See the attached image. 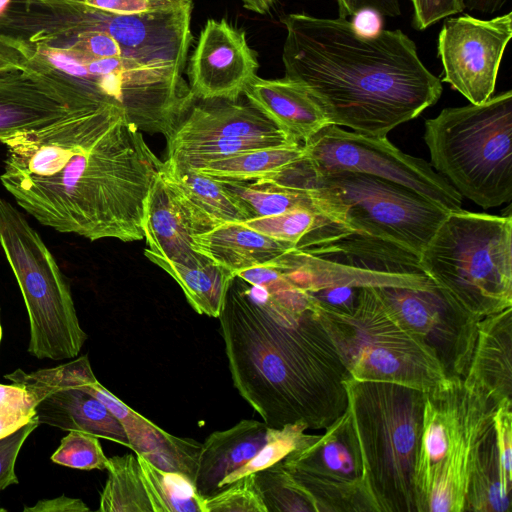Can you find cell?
<instances>
[{
	"label": "cell",
	"mask_w": 512,
	"mask_h": 512,
	"mask_svg": "<svg viewBox=\"0 0 512 512\" xmlns=\"http://www.w3.org/2000/svg\"><path fill=\"white\" fill-rule=\"evenodd\" d=\"M2 143L1 183L40 224L90 241L144 239L163 162L121 106L102 101Z\"/></svg>",
	"instance_id": "1"
},
{
	"label": "cell",
	"mask_w": 512,
	"mask_h": 512,
	"mask_svg": "<svg viewBox=\"0 0 512 512\" xmlns=\"http://www.w3.org/2000/svg\"><path fill=\"white\" fill-rule=\"evenodd\" d=\"M218 319L233 384L267 425L320 430L345 412L351 376L307 292L235 275Z\"/></svg>",
	"instance_id": "2"
},
{
	"label": "cell",
	"mask_w": 512,
	"mask_h": 512,
	"mask_svg": "<svg viewBox=\"0 0 512 512\" xmlns=\"http://www.w3.org/2000/svg\"><path fill=\"white\" fill-rule=\"evenodd\" d=\"M282 61L285 78L303 86L330 124L387 137L441 97V80L401 30L364 36L344 18L290 13Z\"/></svg>",
	"instance_id": "3"
},
{
	"label": "cell",
	"mask_w": 512,
	"mask_h": 512,
	"mask_svg": "<svg viewBox=\"0 0 512 512\" xmlns=\"http://www.w3.org/2000/svg\"><path fill=\"white\" fill-rule=\"evenodd\" d=\"M347 410L361 453L363 481L374 512H416L414 472L424 392L349 378Z\"/></svg>",
	"instance_id": "4"
},
{
	"label": "cell",
	"mask_w": 512,
	"mask_h": 512,
	"mask_svg": "<svg viewBox=\"0 0 512 512\" xmlns=\"http://www.w3.org/2000/svg\"><path fill=\"white\" fill-rule=\"evenodd\" d=\"M424 395L416 512H463L480 450L495 427L497 404L463 379H450Z\"/></svg>",
	"instance_id": "5"
},
{
	"label": "cell",
	"mask_w": 512,
	"mask_h": 512,
	"mask_svg": "<svg viewBox=\"0 0 512 512\" xmlns=\"http://www.w3.org/2000/svg\"><path fill=\"white\" fill-rule=\"evenodd\" d=\"M272 182L308 189L317 211L344 230L396 244L418 256L449 212L409 188L372 175H312L301 160L275 174Z\"/></svg>",
	"instance_id": "6"
},
{
	"label": "cell",
	"mask_w": 512,
	"mask_h": 512,
	"mask_svg": "<svg viewBox=\"0 0 512 512\" xmlns=\"http://www.w3.org/2000/svg\"><path fill=\"white\" fill-rule=\"evenodd\" d=\"M454 303L482 318L512 307V217L449 211L419 255Z\"/></svg>",
	"instance_id": "7"
},
{
	"label": "cell",
	"mask_w": 512,
	"mask_h": 512,
	"mask_svg": "<svg viewBox=\"0 0 512 512\" xmlns=\"http://www.w3.org/2000/svg\"><path fill=\"white\" fill-rule=\"evenodd\" d=\"M430 162L483 209L512 198V91L481 104L443 109L425 121Z\"/></svg>",
	"instance_id": "8"
},
{
	"label": "cell",
	"mask_w": 512,
	"mask_h": 512,
	"mask_svg": "<svg viewBox=\"0 0 512 512\" xmlns=\"http://www.w3.org/2000/svg\"><path fill=\"white\" fill-rule=\"evenodd\" d=\"M313 303L351 378L423 392L450 380L434 350L397 318L374 288H361L350 311Z\"/></svg>",
	"instance_id": "9"
},
{
	"label": "cell",
	"mask_w": 512,
	"mask_h": 512,
	"mask_svg": "<svg viewBox=\"0 0 512 512\" xmlns=\"http://www.w3.org/2000/svg\"><path fill=\"white\" fill-rule=\"evenodd\" d=\"M0 245L27 309L28 352L40 360L78 356L87 334L80 326L70 286L38 232L1 197Z\"/></svg>",
	"instance_id": "10"
},
{
	"label": "cell",
	"mask_w": 512,
	"mask_h": 512,
	"mask_svg": "<svg viewBox=\"0 0 512 512\" xmlns=\"http://www.w3.org/2000/svg\"><path fill=\"white\" fill-rule=\"evenodd\" d=\"M193 2L134 15L106 12L72 0H28L27 11L4 35L20 39L35 32L103 30L139 58L186 68L193 42Z\"/></svg>",
	"instance_id": "11"
},
{
	"label": "cell",
	"mask_w": 512,
	"mask_h": 512,
	"mask_svg": "<svg viewBox=\"0 0 512 512\" xmlns=\"http://www.w3.org/2000/svg\"><path fill=\"white\" fill-rule=\"evenodd\" d=\"M304 167L312 175L364 173L413 190L447 211L461 209L462 196L423 159L405 154L387 137L350 132L330 124L302 144Z\"/></svg>",
	"instance_id": "12"
},
{
	"label": "cell",
	"mask_w": 512,
	"mask_h": 512,
	"mask_svg": "<svg viewBox=\"0 0 512 512\" xmlns=\"http://www.w3.org/2000/svg\"><path fill=\"white\" fill-rule=\"evenodd\" d=\"M300 249L305 250L300 269L309 292L330 286L424 289L433 283L418 255L373 237L343 232Z\"/></svg>",
	"instance_id": "13"
},
{
	"label": "cell",
	"mask_w": 512,
	"mask_h": 512,
	"mask_svg": "<svg viewBox=\"0 0 512 512\" xmlns=\"http://www.w3.org/2000/svg\"><path fill=\"white\" fill-rule=\"evenodd\" d=\"M317 512H374L363 481L359 444L349 411L281 460Z\"/></svg>",
	"instance_id": "14"
},
{
	"label": "cell",
	"mask_w": 512,
	"mask_h": 512,
	"mask_svg": "<svg viewBox=\"0 0 512 512\" xmlns=\"http://www.w3.org/2000/svg\"><path fill=\"white\" fill-rule=\"evenodd\" d=\"M304 424L274 428L264 421L241 420L211 433L199 459L195 487L202 498L282 460L309 436Z\"/></svg>",
	"instance_id": "15"
},
{
	"label": "cell",
	"mask_w": 512,
	"mask_h": 512,
	"mask_svg": "<svg viewBox=\"0 0 512 512\" xmlns=\"http://www.w3.org/2000/svg\"><path fill=\"white\" fill-rule=\"evenodd\" d=\"M107 101L58 73L27 58L0 71V142L42 128Z\"/></svg>",
	"instance_id": "16"
},
{
	"label": "cell",
	"mask_w": 512,
	"mask_h": 512,
	"mask_svg": "<svg viewBox=\"0 0 512 512\" xmlns=\"http://www.w3.org/2000/svg\"><path fill=\"white\" fill-rule=\"evenodd\" d=\"M397 318L431 347L449 379H463L477 340L479 319L454 303L436 284L424 289L376 287Z\"/></svg>",
	"instance_id": "17"
},
{
	"label": "cell",
	"mask_w": 512,
	"mask_h": 512,
	"mask_svg": "<svg viewBox=\"0 0 512 512\" xmlns=\"http://www.w3.org/2000/svg\"><path fill=\"white\" fill-rule=\"evenodd\" d=\"M512 37V13L489 20L468 14L446 17L438 35V55L443 81L471 104L492 97L508 42Z\"/></svg>",
	"instance_id": "18"
},
{
	"label": "cell",
	"mask_w": 512,
	"mask_h": 512,
	"mask_svg": "<svg viewBox=\"0 0 512 512\" xmlns=\"http://www.w3.org/2000/svg\"><path fill=\"white\" fill-rule=\"evenodd\" d=\"M4 378L24 385L34 393L38 400L36 416L39 425L47 424L67 432H88L130 448L117 417L79 385L75 360L31 373L16 369Z\"/></svg>",
	"instance_id": "19"
},
{
	"label": "cell",
	"mask_w": 512,
	"mask_h": 512,
	"mask_svg": "<svg viewBox=\"0 0 512 512\" xmlns=\"http://www.w3.org/2000/svg\"><path fill=\"white\" fill-rule=\"evenodd\" d=\"M259 63L244 30L226 19H208L190 57L189 87L195 99L237 101L257 76Z\"/></svg>",
	"instance_id": "20"
},
{
	"label": "cell",
	"mask_w": 512,
	"mask_h": 512,
	"mask_svg": "<svg viewBox=\"0 0 512 512\" xmlns=\"http://www.w3.org/2000/svg\"><path fill=\"white\" fill-rule=\"evenodd\" d=\"M77 381L121 422L130 449L136 455L142 456L158 469L182 474L195 484L202 443L174 436L135 412L98 382L91 366L79 369Z\"/></svg>",
	"instance_id": "21"
},
{
	"label": "cell",
	"mask_w": 512,
	"mask_h": 512,
	"mask_svg": "<svg viewBox=\"0 0 512 512\" xmlns=\"http://www.w3.org/2000/svg\"><path fill=\"white\" fill-rule=\"evenodd\" d=\"M236 138L300 143L251 104L222 99L206 100L198 104L194 102L166 140L167 148H170L192 142Z\"/></svg>",
	"instance_id": "22"
},
{
	"label": "cell",
	"mask_w": 512,
	"mask_h": 512,
	"mask_svg": "<svg viewBox=\"0 0 512 512\" xmlns=\"http://www.w3.org/2000/svg\"><path fill=\"white\" fill-rule=\"evenodd\" d=\"M143 230L147 244L144 250L152 254L185 265L207 259L193 249V237L201 230L176 199L160 172L146 200Z\"/></svg>",
	"instance_id": "23"
},
{
	"label": "cell",
	"mask_w": 512,
	"mask_h": 512,
	"mask_svg": "<svg viewBox=\"0 0 512 512\" xmlns=\"http://www.w3.org/2000/svg\"><path fill=\"white\" fill-rule=\"evenodd\" d=\"M243 94L249 104L302 144L330 125L324 111L309 92L285 77L264 79L256 76Z\"/></svg>",
	"instance_id": "24"
},
{
	"label": "cell",
	"mask_w": 512,
	"mask_h": 512,
	"mask_svg": "<svg viewBox=\"0 0 512 512\" xmlns=\"http://www.w3.org/2000/svg\"><path fill=\"white\" fill-rule=\"evenodd\" d=\"M512 307L479 320L477 340L463 381L496 404L512 400Z\"/></svg>",
	"instance_id": "25"
},
{
	"label": "cell",
	"mask_w": 512,
	"mask_h": 512,
	"mask_svg": "<svg viewBox=\"0 0 512 512\" xmlns=\"http://www.w3.org/2000/svg\"><path fill=\"white\" fill-rule=\"evenodd\" d=\"M160 174L201 233L222 223L250 219L240 201L219 179L168 159L162 163Z\"/></svg>",
	"instance_id": "26"
},
{
	"label": "cell",
	"mask_w": 512,
	"mask_h": 512,
	"mask_svg": "<svg viewBox=\"0 0 512 512\" xmlns=\"http://www.w3.org/2000/svg\"><path fill=\"white\" fill-rule=\"evenodd\" d=\"M294 247L236 222L219 224L193 237L194 251L234 274L272 263Z\"/></svg>",
	"instance_id": "27"
},
{
	"label": "cell",
	"mask_w": 512,
	"mask_h": 512,
	"mask_svg": "<svg viewBox=\"0 0 512 512\" xmlns=\"http://www.w3.org/2000/svg\"><path fill=\"white\" fill-rule=\"evenodd\" d=\"M144 255L180 286L190 306L201 315L218 318L235 274L208 258L194 265L174 262L144 250Z\"/></svg>",
	"instance_id": "28"
},
{
	"label": "cell",
	"mask_w": 512,
	"mask_h": 512,
	"mask_svg": "<svg viewBox=\"0 0 512 512\" xmlns=\"http://www.w3.org/2000/svg\"><path fill=\"white\" fill-rule=\"evenodd\" d=\"M302 157L303 146L299 143L229 155L210 160L193 170L218 179L249 181L275 174Z\"/></svg>",
	"instance_id": "29"
},
{
	"label": "cell",
	"mask_w": 512,
	"mask_h": 512,
	"mask_svg": "<svg viewBox=\"0 0 512 512\" xmlns=\"http://www.w3.org/2000/svg\"><path fill=\"white\" fill-rule=\"evenodd\" d=\"M107 471L98 511L154 512L137 455L108 458Z\"/></svg>",
	"instance_id": "30"
},
{
	"label": "cell",
	"mask_w": 512,
	"mask_h": 512,
	"mask_svg": "<svg viewBox=\"0 0 512 512\" xmlns=\"http://www.w3.org/2000/svg\"><path fill=\"white\" fill-rule=\"evenodd\" d=\"M465 511H511V490L503 479L495 427L480 450L468 489Z\"/></svg>",
	"instance_id": "31"
},
{
	"label": "cell",
	"mask_w": 512,
	"mask_h": 512,
	"mask_svg": "<svg viewBox=\"0 0 512 512\" xmlns=\"http://www.w3.org/2000/svg\"><path fill=\"white\" fill-rule=\"evenodd\" d=\"M219 180L240 201L250 215V219L278 215L297 208H310L317 211L315 199L308 189L286 187L258 180L254 182Z\"/></svg>",
	"instance_id": "32"
},
{
	"label": "cell",
	"mask_w": 512,
	"mask_h": 512,
	"mask_svg": "<svg viewBox=\"0 0 512 512\" xmlns=\"http://www.w3.org/2000/svg\"><path fill=\"white\" fill-rule=\"evenodd\" d=\"M154 512H204L203 498L186 476L158 469L137 455Z\"/></svg>",
	"instance_id": "33"
},
{
	"label": "cell",
	"mask_w": 512,
	"mask_h": 512,
	"mask_svg": "<svg viewBox=\"0 0 512 512\" xmlns=\"http://www.w3.org/2000/svg\"><path fill=\"white\" fill-rule=\"evenodd\" d=\"M267 512H317L307 493L292 479L281 460L254 473Z\"/></svg>",
	"instance_id": "34"
},
{
	"label": "cell",
	"mask_w": 512,
	"mask_h": 512,
	"mask_svg": "<svg viewBox=\"0 0 512 512\" xmlns=\"http://www.w3.org/2000/svg\"><path fill=\"white\" fill-rule=\"evenodd\" d=\"M329 222L313 209L297 208L278 215L251 218L242 223L256 232L296 247L306 236Z\"/></svg>",
	"instance_id": "35"
},
{
	"label": "cell",
	"mask_w": 512,
	"mask_h": 512,
	"mask_svg": "<svg viewBox=\"0 0 512 512\" xmlns=\"http://www.w3.org/2000/svg\"><path fill=\"white\" fill-rule=\"evenodd\" d=\"M51 460L69 468L81 470H107L108 458L104 454L99 437L84 431H69Z\"/></svg>",
	"instance_id": "36"
},
{
	"label": "cell",
	"mask_w": 512,
	"mask_h": 512,
	"mask_svg": "<svg viewBox=\"0 0 512 512\" xmlns=\"http://www.w3.org/2000/svg\"><path fill=\"white\" fill-rule=\"evenodd\" d=\"M37 404L34 393L24 385L0 384V439L32 421Z\"/></svg>",
	"instance_id": "37"
},
{
	"label": "cell",
	"mask_w": 512,
	"mask_h": 512,
	"mask_svg": "<svg viewBox=\"0 0 512 512\" xmlns=\"http://www.w3.org/2000/svg\"><path fill=\"white\" fill-rule=\"evenodd\" d=\"M203 506L204 512H267L255 484L254 473L203 498Z\"/></svg>",
	"instance_id": "38"
},
{
	"label": "cell",
	"mask_w": 512,
	"mask_h": 512,
	"mask_svg": "<svg viewBox=\"0 0 512 512\" xmlns=\"http://www.w3.org/2000/svg\"><path fill=\"white\" fill-rule=\"evenodd\" d=\"M39 426L37 416L13 434L0 439V493L11 485L18 484L15 464L18 454L28 436ZM6 509L0 506V512Z\"/></svg>",
	"instance_id": "39"
},
{
	"label": "cell",
	"mask_w": 512,
	"mask_h": 512,
	"mask_svg": "<svg viewBox=\"0 0 512 512\" xmlns=\"http://www.w3.org/2000/svg\"><path fill=\"white\" fill-rule=\"evenodd\" d=\"M498 452L503 479L508 489L512 488V400L499 403L494 413Z\"/></svg>",
	"instance_id": "40"
},
{
	"label": "cell",
	"mask_w": 512,
	"mask_h": 512,
	"mask_svg": "<svg viewBox=\"0 0 512 512\" xmlns=\"http://www.w3.org/2000/svg\"><path fill=\"white\" fill-rule=\"evenodd\" d=\"M413 5L412 26L424 30L440 19L464 11L462 0H411Z\"/></svg>",
	"instance_id": "41"
},
{
	"label": "cell",
	"mask_w": 512,
	"mask_h": 512,
	"mask_svg": "<svg viewBox=\"0 0 512 512\" xmlns=\"http://www.w3.org/2000/svg\"><path fill=\"white\" fill-rule=\"evenodd\" d=\"M187 0H84V4L106 12L134 15L170 8Z\"/></svg>",
	"instance_id": "42"
},
{
	"label": "cell",
	"mask_w": 512,
	"mask_h": 512,
	"mask_svg": "<svg viewBox=\"0 0 512 512\" xmlns=\"http://www.w3.org/2000/svg\"><path fill=\"white\" fill-rule=\"evenodd\" d=\"M361 288L352 286H330L313 292H307L320 306L350 311L354 308Z\"/></svg>",
	"instance_id": "43"
},
{
	"label": "cell",
	"mask_w": 512,
	"mask_h": 512,
	"mask_svg": "<svg viewBox=\"0 0 512 512\" xmlns=\"http://www.w3.org/2000/svg\"><path fill=\"white\" fill-rule=\"evenodd\" d=\"M339 18L355 16L358 12L370 9L382 17H397L401 14L399 0H336Z\"/></svg>",
	"instance_id": "44"
},
{
	"label": "cell",
	"mask_w": 512,
	"mask_h": 512,
	"mask_svg": "<svg viewBox=\"0 0 512 512\" xmlns=\"http://www.w3.org/2000/svg\"><path fill=\"white\" fill-rule=\"evenodd\" d=\"M89 510L81 499L65 495L39 500L34 506L23 509L25 512H87Z\"/></svg>",
	"instance_id": "45"
},
{
	"label": "cell",
	"mask_w": 512,
	"mask_h": 512,
	"mask_svg": "<svg viewBox=\"0 0 512 512\" xmlns=\"http://www.w3.org/2000/svg\"><path fill=\"white\" fill-rule=\"evenodd\" d=\"M27 61L19 41L15 38L0 35V71L22 65Z\"/></svg>",
	"instance_id": "46"
},
{
	"label": "cell",
	"mask_w": 512,
	"mask_h": 512,
	"mask_svg": "<svg viewBox=\"0 0 512 512\" xmlns=\"http://www.w3.org/2000/svg\"><path fill=\"white\" fill-rule=\"evenodd\" d=\"M352 18L353 28L361 35L373 36L382 30L383 17L373 10H362Z\"/></svg>",
	"instance_id": "47"
},
{
	"label": "cell",
	"mask_w": 512,
	"mask_h": 512,
	"mask_svg": "<svg viewBox=\"0 0 512 512\" xmlns=\"http://www.w3.org/2000/svg\"><path fill=\"white\" fill-rule=\"evenodd\" d=\"M28 0H0V35L14 20L24 14Z\"/></svg>",
	"instance_id": "48"
},
{
	"label": "cell",
	"mask_w": 512,
	"mask_h": 512,
	"mask_svg": "<svg viewBox=\"0 0 512 512\" xmlns=\"http://www.w3.org/2000/svg\"><path fill=\"white\" fill-rule=\"evenodd\" d=\"M243 7L257 14H267L274 7L277 0H240Z\"/></svg>",
	"instance_id": "49"
},
{
	"label": "cell",
	"mask_w": 512,
	"mask_h": 512,
	"mask_svg": "<svg viewBox=\"0 0 512 512\" xmlns=\"http://www.w3.org/2000/svg\"><path fill=\"white\" fill-rule=\"evenodd\" d=\"M2 340V324H1V315H0V345Z\"/></svg>",
	"instance_id": "50"
},
{
	"label": "cell",
	"mask_w": 512,
	"mask_h": 512,
	"mask_svg": "<svg viewBox=\"0 0 512 512\" xmlns=\"http://www.w3.org/2000/svg\"><path fill=\"white\" fill-rule=\"evenodd\" d=\"M72 1L84 2V0H72Z\"/></svg>",
	"instance_id": "51"
}]
</instances>
